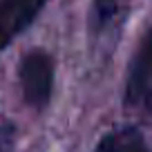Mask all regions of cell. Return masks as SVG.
Returning <instances> with one entry per match:
<instances>
[{"label": "cell", "mask_w": 152, "mask_h": 152, "mask_svg": "<svg viewBox=\"0 0 152 152\" xmlns=\"http://www.w3.org/2000/svg\"><path fill=\"white\" fill-rule=\"evenodd\" d=\"M16 150V125L0 114V152H14Z\"/></svg>", "instance_id": "8992f818"}, {"label": "cell", "mask_w": 152, "mask_h": 152, "mask_svg": "<svg viewBox=\"0 0 152 152\" xmlns=\"http://www.w3.org/2000/svg\"><path fill=\"white\" fill-rule=\"evenodd\" d=\"M123 105L132 114L152 121V25L143 34L128 67Z\"/></svg>", "instance_id": "7a4b0ae2"}, {"label": "cell", "mask_w": 152, "mask_h": 152, "mask_svg": "<svg viewBox=\"0 0 152 152\" xmlns=\"http://www.w3.org/2000/svg\"><path fill=\"white\" fill-rule=\"evenodd\" d=\"M47 0H0V52L34 25Z\"/></svg>", "instance_id": "3957f363"}, {"label": "cell", "mask_w": 152, "mask_h": 152, "mask_svg": "<svg viewBox=\"0 0 152 152\" xmlns=\"http://www.w3.org/2000/svg\"><path fill=\"white\" fill-rule=\"evenodd\" d=\"M128 0H94V23L96 27L107 29L114 20L123 14Z\"/></svg>", "instance_id": "5b68a950"}, {"label": "cell", "mask_w": 152, "mask_h": 152, "mask_svg": "<svg viewBox=\"0 0 152 152\" xmlns=\"http://www.w3.org/2000/svg\"><path fill=\"white\" fill-rule=\"evenodd\" d=\"M94 152H150L145 137L134 125H121L99 139Z\"/></svg>", "instance_id": "277c9868"}, {"label": "cell", "mask_w": 152, "mask_h": 152, "mask_svg": "<svg viewBox=\"0 0 152 152\" xmlns=\"http://www.w3.org/2000/svg\"><path fill=\"white\" fill-rule=\"evenodd\" d=\"M56 61L47 49L34 47L25 52L18 61V83L23 101L36 112H43L54 94Z\"/></svg>", "instance_id": "6da1fadb"}]
</instances>
